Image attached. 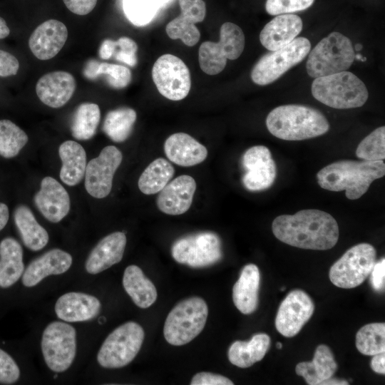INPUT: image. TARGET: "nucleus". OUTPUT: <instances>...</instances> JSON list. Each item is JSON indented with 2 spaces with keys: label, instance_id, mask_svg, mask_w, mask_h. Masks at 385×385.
Here are the masks:
<instances>
[{
  "label": "nucleus",
  "instance_id": "f257e3e1",
  "mask_svg": "<svg viewBox=\"0 0 385 385\" xmlns=\"http://www.w3.org/2000/svg\"><path fill=\"white\" fill-rule=\"evenodd\" d=\"M272 230L281 242L305 250H329L339 239L336 220L330 214L317 209L279 215L273 220Z\"/></svg>",
  "mask_w": 385,
  "mask_h": 385
},
{
  "label": "nucleus",
  "instance_id": "f03ea898",
  "mask_svg": "<svg viewBox=\"0 0 385 385\" xmlns=\"http://www.w3.org/2000/svg\"><path fill=\"white\" fill-rule=\"evenodd\" d=\"M385 174L383 160H342L330 163L317 174L319 185L327 190H345L349 200H357L366 192L371 184Z\"/></svg>",
  "mask_w": 385,
  "mask_h": 385
},
{
  "label": "nucleus",
  "instance_id": "7ed1b4c3",
  "mask_svg": "<svg viewBox=\"0 0 385 385\" xmlns=\"http://www.w3.org/2000/svg\"><path fill=\"white\" fill-rule=\"evenodd\" d=\"M266 125L272 135L290 141L320 136L330 128L319 110L297 104L279 106L272 110L267 116Z\"/></svg>",
  "mask_w": 385,
  "mask_h": 385
},
{
  "label": "nucleus",
  "instance_id": "20e7f679",
  "mask_svg": "<svg viewBox=\"0 0 385 385\" xmlns=\"http://www.w3.org/2000/svg\"><path fill=\"white\" fill-rule=\"evenodd\" d=\"M311 91L316 100L337 109L361 107L369 97L364 83L346 71L315 78Z\"/></svg>",
  "mask_w": 385,
  "mask_h": 385
},
{
  "label": "nucleus",
  "instance_id": "39448f33",
  "mask_svg": "<svg viewBox=\"0 0 385 385\" xmlns=\"http://www.w3.org/2000/svg\"><path fill=\"white\" fill-rule=\"evenodd\" d=\"M308 54L307 72L314 78L346 71L355 59L352 42L338 31L322 38Z\"/></svg>",
  "mask_w": 385,
  "mask_h": 385
},
{
  "label": "nucleus",
  "instance_id": "423d86ee",
  "mask_svg": "<svg viewBox=\"0 0 385 385\" xmlns=\"http://www.w3.org/2000/svg\"><path fill=\"white\" fill-rule=\"evenodd\" d=\"M208 307L200 297H192L178 302L168 314L163 327L165 340L171 345L190 342L204 329Z\"/></svg>",
  "mask_w": 385,
  "mask_h": 385
},
{
  "label": "nucleus",
  "instance_id": "0eeeda50",
  "mask_svg": "<svg viewBox=\"0 0 385 385\" xmlns=\"http://www.w3.org/2000/svg\"><path fill=\"white\" fill-rule=\"evenodd\" d=\"M144 337V330L139 324L128 322L121 324L102 344L97 354L98 364L106 369L125 366L139 352Z\"/></svg>",
  "mask_w": 385,
  "mask_h": 385
},
{
  "label": "nucleus",
  "instance_id": "6e6552de",
  "mask_svg": "<svg viewBox=\"0 0 385 385\" xmlns=\"http://www.w3.org/2000/svg\"><path fill=\"white\" fill-rule=\"evenodd\" d=\"M245 38L242 29L231 22L224 23L220 30L218 42L205 41L198 51L202 71L210 76L220 73L227 60L238 58L245 48Z\"/></svg>",
  "mask_w": 385,
  "mask_h": 385
},
{
  "label": "nucleus",
  "instance_id": "1a4fd4ad",
  "mask_svg": "<svg viewBox=\"0 0 385 385\" xmlns=\"http://www.w3.org/2000/svg\"><path fill=\"white\" fill-rule=\"evenodd\" d=\"M310 48V41L305 37H299L285 46L265 54L252 69V81L259 86L273 83L303 61Z\"/></svg>",
  "mask_w": 385,
  "mask_h": 385
},
{
  "label": "nucleus",
  "instance_id": "9d476101",
  "mask_svg": "<svg viewBox=\"0 0 385 385\" xmlns=\"http://www.w3.org/2000/svg\"><path fill=\"white\" fill-rule=\"evenodd\" d=\"M376 259V249L370 244H357L331 267L330 281L337 287L351 289L364 282L370 274Z\"/></svg>",
  "mask_w": 385,
  "mask_h": 385
},
{
  "label": "nucleus",
  "instance_id": "9b49d317",
  "mask_svg": "<svg viewBox=\"0 0 385 385\" xmlns=\"http://www.w3.org/2000/svg\"><path fill=\"white\" fill-rule=\"evenodd\" d=\"M41 346L47 366L54 372H63L76 356V329L69 324L54 321L43 330Z\"/></svg>",
  "mask_w": 385,
  "mask_h": 385
},
{
  "label": "nucleus",
  "instance_id": "f8f14e48",
  "mask_svg": "<svg viewBox=\"0 0 385 385\" xmlns=\"http://www.w3.org/2000/svg\"><path fill=\"white\" fill-rule=\"evenodd\" d=\"M171 253L178 263L195 268L205 267L222 259V243L216 233L200 232L178 239L172 246Z\"/></svg>",
  "mask_w": 385,
  "mask_h": 385
},
{
  "label": "nucleus",
  "instance_id": "ddd939ff",
  "mask_svg": "<svg viewBox=\"0 0 385 385\" xmlns=\"http://www.w3.org/2000/svg\"><path fill=\"white\" fill-rule=\"evenodd\" d=\"M152 78L159 93L169 100H182L190 92V71L180 58L173 54H164L156 60Z\"/></svg>",
  "mask_w": 385,
  "mask_h": 385
},
{
  "label": "nucleus",
  "instance_id": "4468645a",
  "mask_svg": "<svg viewBox=\"0 0 385 385\" xmlns=\"http://www.w3.org/2000/svg\"><path fill=\"white\" fill-rule=\"evenodd\" d=\"M123 160L121 152L113 145L105 147L99 155L86 165L85 188L87 192L96 198H104L109 195L114 174Z\"/></svg>",
  "mask_w": 385,
  "mask_h": 385
},
{
  "label": "nucleus",
  "instance_id": "2eb2a0df",
  "mask_svg": "<svg viewBox=\"0 0 385 385\" xmlns=\"http://www.w3.org/2000/svg\"><path fill=\"white\" fill-rule=\"evenodd\" d=\"M314 311V304L310 297L302 290H293L279 307L275 327L284 337H294L311 318Z\"/></svg>",
  "mask_w": 385,
  "mask_h": 385
},
{
  "label": "nucleus",
  "instance_id": "dca6fc26",
  "mask_svg": "<svg viewBox=\"0 0 385 385\" xmlns=\"http://www.w3.org/2000/svg\"><path fill=\"white\" fill-rule=\"evenodd\" d=\"M242 164L245 170L242 183L250 191L270 188L274 182L277 169L270 150L265 145H255L243 154Z\"/></svg>",
  "mask_w": 385,
  "mask_h": 385
},
{
  "label": "nucleus",
  "instance_id": "f3484780",
  "mask_svg": "<svg viewBox=\"0 0 385 385\" xmlns=\"http://www.w3.org/2000/svg\"><path fill=\"white\" fill-rule=\"evenodd\" d=\"M180 14L165 28L171 39H180L186 46H193L200 40V33L195 24L202 21L206 14L203 0H178Z\"/></svg>",
  "mask_w": 385,
  "mask_h": 385
},
{
  "label": "nucleus",
  "instance_id": "a211bd4d",
  "mask_svg": "<svg viewBox=\"0 0 385 385\" xmlns=\"http://www.w3.org/2000/svg\"><path fill=\"white\" fill-rule=\"evenodd\" d=\"M35 205L42 215L51 222H58L70 210V197L61 184L52 177H45L35 194Z\"/></svg>",
  "mask_w": 385,
  "mask_h": 385
},
{
  "label": "nucleus",
  "instance_id": "6ab92c4d",
  "mask_svg": "<svg viewBox=\"0 0 385 385\" xmlns=\"http://www.w3.org/2000/svg\"><path fill=\"white\" fill-rule=\"evenodd\" d=\"M196 190L195 179L182 175L169 182L160 191L156 200L158 209L167 215H179L187 212Z\"/></svg>",
  "mask_w": 385,
  "mask_h": 385
},
{
  "label": "nucleus",
  "instance_id": "aec40b11",
  "mask_svg": "<svg viewBox=\"0 0 385 385\" xmlns=\"http://www.w3.org/2000/svg\"><path fill=\"white\" fill-rule=\"evenodd\" d=\"M68 38L66 25L56 19H49L33 31L29 46L33 54L40 60H49L61 50Z\"/></svg>",
  "mask_w": 385,
  "mask_h": 385
},
{
  "label": "nucleus",
  "instance_id": "412c9836",
  "mask_svg": "<svg viewBox=\"0 0 385 385\" xmlns=\"http://www.w3.org/2000/svg\"><path fill=\"white\" fill-rule=\"evenodd\" d=\"M76 82L70 73L53 71L41 76L36 83L37 96L45 105L58 108L63 106L73 96Z\"/></svg>",
  "mask_w": 385,
  "mask_h": 385
},
{
  "label": "nucleus",
  "instance_id": "4be33fe9",
  "mask_svg": "<svg viewBox=\"0 0 385 385\" xmlns=\"http://www.w3.org/2000/svg\"><path fill=\"white\" fill-rule=\"evenodd\" d=\"M71 255L61 249H52L32 260L22 274V283L32 287L50 275L66 272L71 267Z\"/></svg>",
  "mask_w": 385,
  "mask_h": 385
},
{
  "label": "nucleus",
  "instance_id": "5701e85b",
  "mask_svg": "<svg viewBox=\"0 0 385 385\" xmlns=\"http://www.w3.org/2000/svg\"><path fill=\"white\" fill-rule=\"evenodd\" d=\"M101 304L96 297L83 292H71L61 296L55 304V312L68 322H86L96 318Z\"/></svg>",
  "mask_w": 385,
  "mask_h": 385
},
{
  "label": "nucleus",
  "instance_id": "b1692460",
  "mask_svg": "<svg viewBox=\"0 0 385 385\" xmlns=\"http://www.w3.org/2000/svg\"><path fill=\"white\" fill-rule=\"evenodd\" d=\"M126 242V236L123 232H115L101 239L91 251L86 261L87 272L98 274L120 262L123 257Z\"/></svg>",
  "mask_w": 385,
  "mask_h": 385
},
{
  "label": "nucleus",
  "instance_id": "393cba45",
  "mask_svg": "<svg viewBox=\"0 0 385 385\" xmlns=\"http://www.w3.org/2000/svg\"><path fill=\"white\" fill-rule=\"evenodd\" d=\"M303 29L302 19L295 14L277 15L260 34L261 44L269 51H274L291 43Z\"/></svg>",
  "mask_w": 385,
  "mask_h": 385
},
{
  "label": "nucleus",
  "instance_id": "a878e982",
  "mask_svg": "<svg viewBox=\"0 0 385 385\" xmlns=\"http://www.w3.org/2000/svg\"><path fill=\"white\" fill-rule=\"evenodd\" d=\"M164 151L171 162L183 167L196 165L207 156V148L185 133L170 135L165 141Z\"/></svg>",
  "mask_w": 385,
  "mask_h": 385
},
{
  "label": "nucleus",
  "instance_id": "bb28decb",
  "mask_svg": "<svg viewBox=\"0 0 385 385\" xmlns=\"http://www.w3.org/2000/svg\"><path fill=\"white\" fill-rule=\"evenodd\" d=\"M260 274L257 265L248 264L240 273L232 288V300L237 309L244 314L254 312L258 304Z\"/></svg>",
  "mask_w": 385,
  "mask_h": 385
},
{
  "label": "nucleus",
  "instance_id": "cd10ccee",
  "mask_svg": "<svg viewBox=\"0 0 385 385\" xmlns=\"http://www.w3.org/2000/svg\"><path fill=\"white\" fill-rule=\"evenodd\" d=\"M337 369V364L329 347L319 345L312 361H302L297 364L296 374L302 376L307 384L319 385L331 378Z\"/></svg>",
  "mask_w": 385,
  "mask_h": 385
},
{
  "label": "nucleus",
  "instance_id": "c85d7f7f",
  "mask_svg": "<svg viewBox=\"0 0 385 385\" xmlns=\"http://www.w3.org/2000/svg\"><path fill=\"white\" fill-rule=\"evenodd\" d=\"M62 165L60 178L68 186L78 184L85 175L86 153L83 146L74 140H66L58 148Z\"/></svg>",
  "mask_w": 385,
  "mask_h": 385
},
{
  "label": "nucleus",
  "instance_id": "c756f323",
  "mask_svg": "<svg viewBox=\"0 0 385 385\" xmlns=\"http://www.w3.org/2000/svg\"><path fill=\"white\" fill-rule=\"evenodd\" d=\"M24 271L21 245L12 237L3 239L0 242V287L12 286L19 279Z\"/></svg>",
  "mask_w": 385,
  "mask_h": 385
},
{
  "label": "nucleus",
  "instance_id": "7c9ffc66",
  "mask_svg": "<svg viewBox=\"0 0 385 385\" xmlns=\"http://www.w3.org/2000/svg\"><path fill=\"white\" fill-rule=\"evenodd\" d=\"M123 286L135 304L140 308L150 307L157 299L158 293L155 285L136 265H129L125 268Z\"/></svg>",
  "mask_w": 385,
  "mask_h": 385
},
{
  "label": "nucleus",
  "instance_id": "2f4dec72",
  "mask_svg": "<svg viewBox=\"0 0 385 385\" xmlns=\"http://www.w3.org/2000/svg\"><path fill=\"white\" fill-rule=\"evenodd\" d=\"M270 346V338L265 333L255 334L248 342L236 341L228 350L229 361L240 368H247L261 361Z\"/></svg>",
  "mask_w": 385,
  "mask_h": 385
},
{
  "label": "nucleus",
  "instance_id": "473e14b6",
  "mask_svg": "<svg viewBox=\"0 0 385 385\" xmlns=\"http://www.w3.org/2000/svg\"><path fill=\"white\" fill-rule=\"evenodd\" d=\"M14 218L22 242L27 248L38 251L47 245L48 234L37 222L29 207L19 205L14 211Z\"/></svg>",
  "mask_w": 385,
  "mask_h": 385
},
{
  "label": "nucleus",
  "instance_id": "72a5a7b5",
  "mask_svg": "<svg viewBox=\"0 0 385 385\" xmlns=\"http://www.w3.org/2000/svg\"><path fill=\"white\" fill-rule=\"evenodd\" d=\"M175 173L173 166L158 158L151 162L138 179V188L145 195L156 194L170 182Z\"/></svg>",
  "mask_w": 385,
  "mask_h": 385
},
{
  "label": "nucleus",
  "instance_id": "f704fd0d",
  "mask_svg": "<svg viewBox=\"0 0 385 385\" xmlns=\"http://www.w3.org/2000/svg\"><path fill=\"white\" fill-rule=\"evenodd\" d=\"M136 118L135 111L130 108L112 110L105 117L103 130L113 141L123 142L130 135Z\"/></svg>",
  "mask_w": 385,
  "mask_h": 385
},
{
  "label": "nucleus",
  "instance_id": "c9c22d12",
  "mask_svg": "<svg viewBox=\"0 0 385 385\" xmlns=\"http://www.w3.org/2000/svg\"><path fill=\"white\" fill-rule=\"evenodd\" d=\"M100 119L101 111L97 104L81 103L73 116L71 125L73 137L80 140L91 139L96 134Z\"/></svg>",
  "mask_w": 385,
  "mask_h": 385
},
{
  "label": "nucleus",
  "instance_id": "e433bc0d",
  "mask_svg": "<svg viewBox=\"0 0 385 385\" xmlns=\"http://www.w3.org/2000/svg\"><path fill=\"white\" fill-rule=\"evenodd\" d=\"M84 76L90 79H95L105 76L107 83L113 88H123L130 82L132 75L130 69L124 66L89 61L83 71Z\"/></svg>",
  "mask_w": 385,
  "mask_h": 385
},
{
  "label": "nucleus",
  "instance_id": "4c0bfd02",
  "mask_svg": "<svg viewBox=\"0 0 385 385\" xmlns=\"http://www.w3.org/2000/svg\"><path fill=\"white\" fill-rule=\"evenodd\" d=\"M356 346L360 353L368 356L385 352V324L363 326L356 334Z\"/></svg>",
  "mask_w": 385,
  "mask_h": 385
},
{
  "label": "nucleus",
  "instance_id": "58836bf2",
  "mask_svg": "<svg viewBox=\"0 0 385 385\" xmlns=\"http://www.w3.org/2000/svg\"><path fill=\"white\" fill-rule=\"evenodd\" d=\"M29 140L26 133L9 120H0V155L5 158L16 156Z\"/></svg>",
  "mask_w": 385,
  "mask_h": 385
},
{
  "label": "nucleus",
  "instance_id": "ea45409f",
  "mask_svg": "<svg viewBox=\"0 0 385 385\" xmlns=\"http://www.w3.org/2000/svg\"><path fill=\"white\" fill-rule=\"evenodd\" d=\"M356 155L364 160L376 161L385 159V127L374 130L358 145Z\"/></svg>",
  "mask_w": 385,
  "mask_h": 385
},
{
  "label": "nucleus",
  "instance_id": "a19ab883",
  "mask_svg": "<svg viewBox=\"0 0 385 385\" xmlns=\"http://www.w3.org/2000/svg\"><path fill=\"white\" fill-rule=\"evenodd\" d=\"M165 0H124V11L133 24L137 26L148 23L158 7Z\"/></svg>",
  "mask_w": 385,
  "mask_h": 385
},
{
  "label": "nucleus",
  "instance_id": "79ce46f5",
  "mask_svg": "<svg viewBox=\"0 0 385 385\" xmlns=\"http://www.w3.org/2000/svg\"><path fill=\"white\" fill-rule=\"evenodd\" d=\"M314 0H267L266 11L270 15L292 14L309 8Z\"/></svg>",
  "mask_w": 385,
  "mask_h": 385
},
{
  "label": "nucleus",
  "instance_id": "37998d69",
  "mask_svg": "<svg viewBox=\"0 0 385 385\" xmlns=\"http://www.w3.org/2000/svg\"><path fill=\"white\" fill-rule=\"evenodd\" d=\"M137 51L136 43L130 38L123 36L115 41V48L113 56L116 61L133 67L137 63Z\"/></svg>",
  "mask_w": 385,
  "mask_h": 385
},
{
  "label": "nucleus",
  "instance_id": "c03bdc74",
  "mask_svg": "<svg viewBox=\"0 0 385 385\" xmlns=\"http://www.w3.org/2000/svg\"><path fill=\"white\" fill-rule=\"evenodd\" d=\"M20 376L19 368L14 359L0 349V383L12 384Z\"/></svg>",
  "mask_w": 385,
  "mask_h": 385
},
{
  "label": "nucleus",
  "instance_id": "a18cd8bd",
  "mask_svg": "<svg viewBox=\"0 0 385 385\" xmlns=\"http://www.w3.org/2000/svg\"><path fill=\"white\" fill-rule=\"evenodd\" d=\"M191 385H233L234 383L228 378L211 372H199L190 381Z\"/></svg>",
  "mask_w": 385,
  "mask_h": 385
},
{
  "label": "nucleus",
  "instance_id": "49530a36",
  "mask_svg": "<svg viewBox=\"0 0 385 385\" xmlns=\"http://www.w3.org/2000/svg\"><path fill=\"white\" fill-rule=\"evenodd\" d=\"M19 68L17 58L9 52L0 50V76L16 75Z\"/></svg>",
  "mask_w": 385,
  "mask_h": 385
},
{
  "label": "nucleus",
  "instance_id": "de8ad7c7",
  "mask_svg": "<svg viewBox=\"0 0 385 385\" xmlns=\"http://www.w3.org/2000/svg\"><path fill=\"white\" fill-rule=\"evenodd\" d=\"M370 282L376 292H382L385 287V259L376 262L371 273Z\"/></svg>",
  "mask_w": 385,
  "mask_h": 385
},
{
  "label": "nucleus",
  "instance_id": "09e8293b",
  "mask_svg": "<svg viewBox=\"0 0 385 385\" xmlns=\"http://www.w3.org/2000/svg\"><path fill=\"white\" fill-rule=\"evenodd\" d=\"M66 6L77 15H86L95 8L98 0H63Z\"/></svg>",
  "mask_w": 385,
  "mask_h": 385
},
{
  "label": "nucleus",
  "instance_id": "8fccbe9b",
  "mask_svg": "<svg viewBox=\"0 0 385 385\" xmlns=\"http://www.w3.org/2000/svg\"><path fill=\"white\" fill-rule=\"evenodd\" d=\"M115 48V41L111 39L104 40L99 49V56L101 58L107 60L111 58Z\"/></svg>",
  "mask_w": 385,
  "mask_h": 385
},
{
  "label": "nucleus",
  "instance_id": "3c124183",
  "mask_svg": "<svg viewBox=\"0 0 385 385\" xmlns=\"http://www.w3.org/2000/svg\"><path fill=\"white\" fill-rule=\"evenodd\" d=\"M373 358L371 361V369L378 374H385V353L381 352L375 355H373Z\"/></svg>",
  "mask_w": 385,
  "mask_h": 385
},
{
  "label": "nucleus",
  "instance_id": "603ef678",
  "mask_svg": "<svg viewBox=\"0 0 385 385\" xmlns=\"http://www.w3.org/2000/svg\"><path fill=\"white\" fill-rule=\"evenodd\" d=\"M9 217V212L7 205L0 202V231L6 226Z\"/></svg>",
  "mask_w": 385,
  "mask_h": 385
},
{
  "label": "nucleus",
  "instance_id": "864d4df0",
  "mask_svg": "<svg viewBox=\"0 0 385 385\" xmlns=\"http://www.w3.org/2000/svg\"><path fill=\"white\" fill-rule=\"evenodd\" d=\"M10 34V30L5 20L0 17V39L7 37Z\"/></svg>",
  "mask_w": 385,
  "mask_h": 385
},
{
  "label": "nucleus",
  "instance_id": "5fc2aeb1",
  "mask_svg": "<svg viewBox=\"0 0 385 385\" xmlns=\"http://www.w3.org/2000/svg\"><path fill=\"white\" fill-rule=\"evenodd\" d=\"M349 382L345 380H340L338 379H327L322 381L320 385H347Z\"/></svg>",
  "mask_w": 385,
  "mask_h": 385
},
{
  "label": "nucleus",
  "instance_id": "6e6d98bb",
  "mask_svg": "<svg viewBox=\"0 0 385 385\" xmlns=\"http://www.w3.org/2000/svg\"><path fill=\"white\" fill-rule=\"evenodd\" d=\"M354 48H355L356 51L361 50L362 45L357 43V44L355 45Z\"/></svg>",
  "mask_w": 385,
  "mask_h": 385
},
{
  "label": "nucleus",
  "instance_id": "4d7b16f0",
  "mask_svg": "<svg viewBox=\"0 0 385 385\" xmlns=\"http://www.w3.org/2000/svg\"><path fill=\"white\" fill-rule=\"evenodd\" d=\"M276 346H277V349H281L282 346V343H280V342H277V343L276 344Z\"/></svg>",
  "mask_w": 385,
  "mask_h": 385
},
{
  "label": "nucleus",
  "instance_id": "13d9d810",
  "mask_svg": "<svg viewBox=\"0 0 385 385\" xmlns=\"http://www.w3.org/2000/svg\"><path fill=\"white\" fill-rule=\"evenodd\" d=\"M361 56L359 54H355V58L360 60L361 58Z\"/></svg>",
  "mask_w": 385,
  "mask_h": 385
}]
</instances>
